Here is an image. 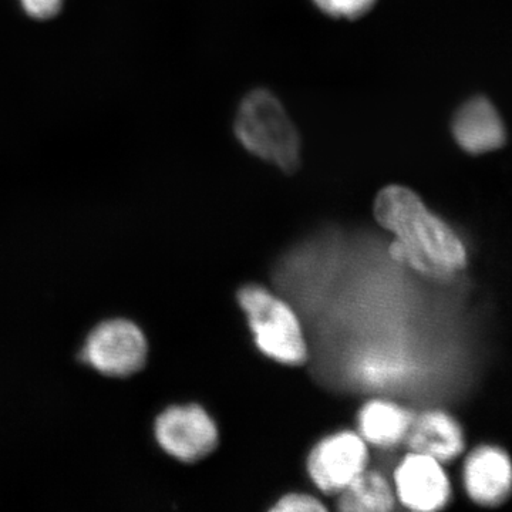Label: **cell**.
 Here are the masks:
<instances>
[{
    "instance_id": "obj_11",
    "label": "cell",
    "mask_w": 512,
    "mask_h": 512,
    "mask_svg": "<svg viewBox=\"0 0 512 512\" xmlns=\"http://www.w3.org/2000/svg\"><path fill=\"white\" fill-rule=\"evenodd\" d=\"M413 416L403 407L383 400L367 403L359 414L363 439L375 446H393L406 437Z\"/></svg>"
},
{
    "instance_id": "obj_14",
    "label": "cell",
    "mask_w": 512,
    "mask_h": 512,
    "mask_svg": "<svg viewBox=\"0 0 512 512\" xmlns=\"http://www.w3.org/2000/svg\"><path fill=\"white\" fill-rule=\"evenodd\" d=\"M325 507L315 497L306 494H289L271 508L274 512H325Z\"/></svg>"
},
{
    "instance_id": "obj_13",
    "label": "cell",
    "mask_w": 512,
    "mask_h": 512,
    "mask_svg": "<svg viewBox=\"0 0 512 512\" xmlns=\"http://www.w3.org/2000/svg\"><path fill=\"white\" fill-rule=\"evenodd\" d=\"M323 13L338 19H357L375 6L376 0H313Z\"/></svg>"
},
{
    "instance_id": "obj_8",
    "label": "cell",
    "mask_w": 512,
    "mask_h": 512,
    "mask_svg": "<svg viewBox=\"0 0 512 512\" xmlns=\"http://www.w3.org/2000/svg\"><path fill=\"white\" fill-rule=\"evenodd\" d=\"M464 483L474 503L497 507L510 497L511 463L501 448L483 446L468 456Z\"/></svg>"
},
{
    "instance_id": "obj_4",
    "label": "cell",
    "mask_w": 512,
    "mask_h": 512,
    "mask_svg": "<svg viewBox=\"0 0 512 512\" xmlns=\"http://www.w3.org/2000/svg\"><path fill=\"white\" fill-rule=\"evenodd\" d=\"M83 356L90 366L104 375L131 376L146 363V338L133 323L113 320L94 330Z\"/></svg>"
},
{
    "instance_id": "obj_10",
    "label": "cell",
    "mask_w": 512,
    "mask_h": 512,
    "mask_svg": "<svg viewBox=\"0 0 512 512\" xmlns=\"http://www.w3.org/2000/svg\"><path fill=\"white\" fill-rule=\"evenodd\" d=\"M406 439L413 453L426 454L440 463L453 460L464 450L463 430L444 412H427L413 419Z\"/></svg>"
},
{
    "instance_id": "obj_7",
    "label": "cell",
    "mask_w": 512,
    "mask_h": 512,
    "mask_svg": "<svg viewBox=\"0 0 512 512\" xmlns=\"http://www.w3.org/2000/svg\"><path fill=\"white\" fill-rule=\"evenodd\" d=\"M397 497L413 511L441 510L450 498V483L441 463L426 454H409L394 473Z\"/></svg>"
},
{
    "instance_id": "obj_2",
    "label": "cell",
    "mask_w": 512,
    "mask_h": 512,
    "mask_svg": "<svg viewBox=\"0 0 512 512\" xmlns=\"http://www.w3.org/2000/svg\"><path fill=\"white\" fill-rule=\"evenodd\" d=\"M239 143L249 153L285 171L301 161V138L281 101L268 90H254L242 100L235 120Z\"/></svg>"
},
{
    "instance_id": "obj_12",
    "label": "cell",
    "mask_w": 512,
    "mask_h": 512,
    "mask_svg": "<svg viewBox=\"0 0 512 512\" xmlns=\"http://www.w3.org/2000/svg\"><path fill=\"white\" fill-rule=\"evenodd\" d=\"M339 494L340 511L386 512L394 508L392 488L375 471H363Z\"/></svg>"
},
{
    "instance_id": "obj_9",
    "label": "cell",
    "mask_w": 512,
    "mask_h": 512,
    "mask_svg": "<svg viewBox=\"0 0 512 512\" xmlns=\"http://www.w3.org/2000/svg\"><path fill=\"white\" fill-rule=\"evenodd\" d=\"M453 136L467 153L480 156L504 146L505 127L493 103L484 97L468 100L457 111Z\"/></svg>"
},
{
    "instance_id": "obj_6",
    "label": "cell",
    "mask_w": 512,
    "mask_h": 512,
    "mask_svg": "<svg viewBox=\"0 0 512 512\" xmlns=\"http://www.w3.org/2000/svg\"><path fill=\"white\" fill-rule=\"evenodd\" d=\"M367 464V447L362 437L350 431L330 436L313 448L308 470L313 483L326 494L342 493Z\"/></svg>"
},
{
    "instance_id": "obj_15",
    "label": "cell",
    "mask_w": 512,
    "mask_h": 512,
    "mask_svg": "<svg viewBox=\"0 0 512 512\" xmlns=\"http://www.w3.org/2000/svg\"><path fill=\"white\" fill-rule=\"evenodd\" d=\"M32 18L50 19L59 13L63 0H20Z\"/></svg>"
},
{
    "instance_id": "obj_5",
    "label": "cell",
    "mask_w": 512,
    "mask_h": 512,
    "mask_svg": "<svg viewBox=\"0 0 512 512\" xmlns=\"http://www.w3.org/2000/svg\"><path fill=\"white\" fill-rule=\"evenodd\" d=\"M156 437L170 456L194 463L217 447L218 430L207 412L192 404L171 407L161 414L156 423Z\"/></svg>"
},
{
    "instance_id": "obj_1",
    "label": "cell",
    "mask_w": 512,
    "mask_h": 512,
    "mask_svg": "<svg viewBox=\"0 0 512 512\" xmlns=\"http://www.w3.org/2000/svg\"><path fill=\"white\" fill-rule=\"evenodd\" d=\"M376 221L396 235L433 269L436 276L461 271L467 265L463 242L446 222L429 211L419 195L402 185H389L375 201Z\"/></svg>"
},
{
    "instance_id": "obj_3",
    "label": "cell",
    "mask_w": 512,
    "mask_h": 512,
    "mask_svg": "<svg viewBox=\"0 0 512 512\" xmlns=\"http://www.w3.org/2000/svg\"><path fill=\"white\" fill-rule=\"evenodd\" d=\"M238 301L254 330L256 346L266 356L299 366L308 357L301 325L292 309L258 285H247L238 292Z\"/></svg>"
}]
</instances>
